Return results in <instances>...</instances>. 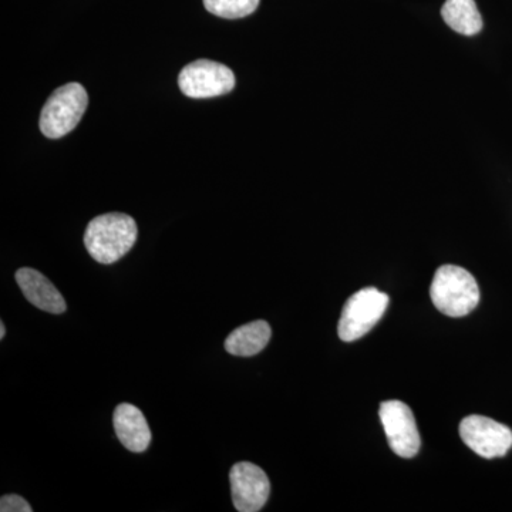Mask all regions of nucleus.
<instances>
[{
  "label": "nucleus",
  "instance_id": "5",
  "mask_svg": "<svg viewBox=\"0 0 512 512\" xmlns=\"http://www.w3.org/2000/svg\"><path fill=\"white\" fill-rule=\"evenodd\" d=\"M178 86L191 99H210L232 92L235 76L225 64L205 59L195 60L181 70Z\"/></svg>",
  "mask_w": 512,
  "mask_h": 512
},
{
  "label": "nucleus",
  "instance_id": "1",
  "mask_svg": "<svg viewBox=\"0 0 512 512\" xmlns=\"http://www.w3.org/2000/svg\"><path fill=\"white\" fill-rule=\"evenodd\" d=\"M137 224L130 215L111 212L87 225L84 245L94 261L111 265L119 261L137 241Z\"/></svg>",
  "mask_w": 512,
  "mask_h": 512
},
{
  "label": "nucleus",
  "instance_id": "12",
  "mask_svg": "<svg viewBox=\"0 0 512 512\" xmlns=\"http://www.w3.org/2000/svg\"><path fill=\"white\" fill-rule=\"evenodd\" d=\"M441 16L448 28L464 36L478 35L483 29V18L476 0H446Z\"/></svg>",
  "mask_w": 512,
  "mask_h": 512
},
{
  "label": "nucleus",
  "instance_id": "15",
  "mask_svg": "<svg viewBox=\"0 0 512 512\" xmlns=\"http://www.w3.org/2000/svg\"><path fill=\"white\" fill-rule=\"evenodd\" d=\"M5 335H6L5 323L0 322V339L5 338Z\"/></svg>",
  "mask_w": 512,
  "mask_h": 512
},
{
  "label": "nucleus",
  "instance_id": "8",
  "mask_svg": "<svg viewBox=\"0 0 512 512\" xmlns=\"http://www.w3.org/2000/svg\"><path fill=\"white\" fill-rule=\"evenodd\" d=\"M232 503L239 512H258L265 507L271 493V483L265 471L255 464L242 461L229 473Z\"/></svg>",
  "mask_w": 512,
  "mask_h": 512
},
{
  "label": "nucleus",
  "instance_id": "11",
  "mask_svg": "<svg viewBox=\"0 0 512 512\" xmlns=\"http://www.w3.org/2000/svg\"><path fill=\"white\" fill-rule=\"evenodd\" d=\"M271 335L272 330L268 322L255 320L235 329L225 340V350L232 356H255L266 348Z\"/></svg>",
  "mask_w": 512,
  "mask_h": 512
},
{
  "label": "nucleus",
  "instance_id": "13",
  "mask_svg": "<svg viewBox=\"0 0 512 512\" xmlns=\"http://www.w3.org/2000/svg\"><path fill=\"white\" fill-rule=\"evenodd\" d=\"M204 6L218 18L241 19L255 12L259 0H204Z\"/></svg>",
  "mask_w": 512,
  "mask_h": 512
},
{
  "label": "nucleus",
  "instance_id": "10",
  "mask_svg": "<svg viewBox=\"0 0 512 512\" xmlns=\"http://www.w3.org/2000/svg\"><path fill=\"white\" fill-rule=\"evenodd\" d=\"M114 430L131 453H143L151 443V430L144 414L133 404L121 403L114 410Z\"/></svg>",
  "mask_w": 512,
  "mask_h": 512
},
{
  "label": "nucleus",
  "instance_id": "14",
  "mask_svg": "<svg viewBox=\"0 0 512 512\" xmlns=\"http://www.w3.org/2000/svg\"><path fill=\"white\" fill-rule=\"evenodd\" d=\"M0 511L2 512H32V507L20 495L9 494L0 498Z\"/></svg>",
  "mask_w": 512,
  "mask_h": 512
},
{
  "label": "nucleus",
  "instance_id": "7",
  "mask_svg": "<svg viewBox=\"0 0 512 512\" xmlns=\"http://www.w3.org/2000/svg\"><path fill=\"white\" fill-rule=\"evenodd\" d=\"M460 436L467 447L487 460L504 457L512 447L510 427L478 414L461 421Z\"/></svg>",
  "mask_w": 512,
  "mask_h": 512
},
{
  "label": "nucleus",
  "instance_id": "2",
  "mask_svg": "<svg viewBox=\"0 0 512 512\" xmlns=\"http://www.w3.org/2000/svg\"><path fill=\"white\" fill-rule=\"evenodd\" d=\"M431 301L441 313L461 318L477 308L480 288L474 276L456 265L440 266L430 288Z\"/></svg>",
  "mask_w": 512,
  "mask_h": 512
},
{
  "label": "nucleus",
  "instance_id": "6",
  "mask_svg": "<svg viewBox=\"0 0 512 512\" xmlns=\"http://www.w3.org/2000/svg\"><path fill=\"white\" fill-rule=\"evenodd\" d=\"M379 416L393 453L402 458L417 456L421 440L412 409L400 400H387L380 404Z\"/></svg>",
  "mask_w": 512,
  "mask_h": 512
},
{
  "label": "nucleus",
  "instance_id": "4",
  "mask_svg": "<svg viewBox=\"0 0 512 512\" xmlns=\"http://www.w3.org/2000/svg\"><path fill=\"white\" fill-rule=\"evenodd\" d=\"M389 296L376 288H365L350 296L343 306L338 333L343 342H355L370 332L383 318Z\"/></svg>",
  "mask_w": 512,
  "mask_h": 512
},
{
  "label": "nucleus",
  "instance_id": "9",
  "mask_svg": "<svg viewBox=\"0 0 512 512\" xmlns=\"http://www.w3.org/2000/svg\"><path fill=\"white\" fill-rule=\"evenodd\" d=\"M16 282L22 289L25 298L36 308L53 313V315L66 312V301H64L62 293L57 291L56 286L36 269H19L16 272Z\"/></svg>",
  "mask_w": 512,
  "mask_h": 512
},
{
  "label": "nucleus",
  "instance_id": "3",
  "mask_svg": "<svg viewBox=\"0 0 512 512\" xmlns=\"http://www.w3.org/2000/svg\"><path fill=\"white\" fill-rule=\"evenodd\" d=\"M89 96L80 83H67L47 99L40 114V130L47 138H60L77 127L86 113Z\"/></svg>",
  "mask_w": 512,
  "mask_h": 512
}]
</instances>
